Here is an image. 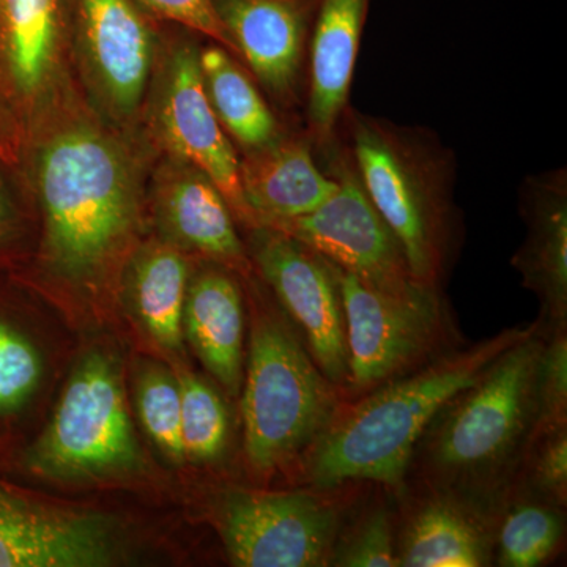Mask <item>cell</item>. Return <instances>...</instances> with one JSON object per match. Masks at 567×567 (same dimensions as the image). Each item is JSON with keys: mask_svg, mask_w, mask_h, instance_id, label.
I'll use <instances>...</instances> for the list:
<instances>
[{"mask_svg": "<svg viewBox=\"0 0 567 567\" xmlns=\"http://www.w3.org/2000/svg\"><path fill=\"white\" fill-rule=\"evenodd\" d=\"M43 374L39 347L10 316L0 312V425L24 412Z\"/></svg>", "mask_w": 567, "mask_h": 567, "instance_id": "cell-26", "label": "cell"}, {"mask_svg": "<svg viewBox=\"0 0 567 567\" xmlns=\"http://www.w3.org/2000/svg\"><path fill=\"white\" fill-rule=\"evenodd\" d=\"M514 265L525 286L535 290L557 327H566L567 315V204L561 192L540 194L529 216L527 244Z\"/></svg>", "mask_w": 567, "mask_h": 567, "instance_id": "cell-21", "label": "cell"}, {"mask_svg": "<svg viewBox=\"0 0 567 567\" xmlns=\"http://www.w3.org/2000/svg\"><path fill=\"white\" fill-rule=\"evenodd\" d=\"M188 290V265L177 249L151 245L134 259L130 293L147 333L163 349L183 350V306Z\"/></svg>", "mask_w": 567, "mask_h": 567, "instance_id": "cell-20", "label": "cell"}, {"mask_svg": "<svg viewBox=\"0 0 567 567\" xmlns=\"http://www.w3.org/2000/svg\"><path fill=\"white\" fill-rule=\"evenodd\" d=\"M166 66L156 99V132L181 162L210 178L238 218L256 224L241 188L240 162L205 91L199 52L183 47Z\"/></svg>", "mask_w": 567, "mask_h": 567, "instance_id": "cell-11", "label": "cell"}, {"mask_svg": "<svg viewBox=\"0 0 567 567\" xmlns=\"http://www.w3.org/2000/svg\"><path fill=\"white\" fill-rule=\"evenodd\" d=\"M333 196L300 218L271 224L342 268L388 293L425 286L413 278L405 254L350 169L338 174Z\"/></svg>", "mask_w": 567, "mask_h": 567, "instance_id": "cell-9", "label": "cell"}, {"mask_svg": "<svg viewBox=\"0 0 567 567\" xmlns=\"http://www.w3.org/2000/svg\"><path fill=\"white\" fill-rule=\"evenodd\" d=\"M254 259L305 336L308 352L334 386L349 385L344 309L333 267L297 238L260 226Z\"/></svg>", "mask_w": 567, "mask_h": 567, "instance_id": "cell-10", "label": "cell"}, {"mask_svg": "<svg viewBox=\"0 0 567 567\" xmlns=\"http://www.w3.org/2000/svg\"><path fill=\"white\" fill-rule=\"evenodd\" d=\"M183 334L208 372L230 394L244 380L245 312L240 289L229 276L207 271L186 290Z\"/></svg>", "mask_w": 567, "mask_h": 567, "instance_id": "cell-17", "label": "cell"}, {"mask_svg": "<svg viewBox=\"0 0 567 567\" xmlns=\"http://www.w3.org/2000/svg\"><path fill=\"white\" fill-rule=\"evenodd\" d=\"M140 462L121 372L107 354L89 353L74 369L43 434L22 454L32 475L80 480Z\"/></svg>", "mask_w": 567, "mask_h": 567, "instance_id": "cell-5", "label": "cell"}, {"mask_svg": "<svg viewBox=\"0 0 567 567\" xmlns=\"http://www.w3.org/2000/svg\"><path fill=\"white\" fill-rule=\"evenodd\" d=\"M80 9L96 84L115 111L132 114L151 73V32L130 0H80Z\"/></svg>", "mask_w": 567, "mask_h": 567, "instance_id": "cell-13", "label": "cell"}, {"mask_svg": "<svg viewBox=\"0 0 567 567\" xmlns=\"http://www.w3.org/2000/svg\"><path fill=\"white\" fill-rule=\"evenodd\" d=\"M543 339L536 333L488 365L429 425L427 464L445 480L475 483L494 476L532 436L535 382Z\"/></svg>", "mask_w": 567, "mask_h": 567, "instance_id": "cell-4", "label": "cell"}, {"mask_svg": "<svg viewBox=\"0 0 567 567\" xmlns=\"http://www.w3.org/2000/svg\"><path fill=\"white\" fill-rule=\"evenodd\" d=\"M533 454L532 481L539 494L555 506H565L567 496V431L566 425L537 435Z\"/></svg>", "mask_w": 567, "mask_h": 567, "instance_id": "cell-30", "label": "cell"}, {"mask_svg": "<svg viewBox=\"0 0 567 567\" xmlns=\"http://www.w3.org/2000/svg\"><path fill=\"white\" fill-rule=\"evenodd\" d=\"M567 415V336L566 327L555 328L544 342L537 361L535 382V424L532 436L566 425Z\"/></svg>", "mask_w": 567, "mask_h": 567, "instance_id": "cell-28", "label": "cell"}, {"mask_svg": "<svg viewBox=\"0 0 567 567\" xmlns=\"http://www.w3.org/2000/svg\"><path fill=\"white\" fill-rule=\"evenodd\" d=\"M205 91L223 128L249 151L278 140V125L251 80L218 47L199 52Z\"/></svg>", "mask_w": 567, "mask_h": 567, "instance_id": "cell-22", "label": "cell"}, {"mask_svg": "<svg viewBox=\"0 0 567 567\" xmlns=\"http://www.w3.org/2000/svg\"><path fill=\"white\" fill-rule=\"evenodd\" d=\"M251 152L240 163L241 188L260 226L308 215L338 189V181L320 173L301 142L276 140Z\"/></svg>", "mask_w": 567, "mask_h": 567, "instance_id": "cell-15", "label": "cell"}, {"mask_svg": "<svg viewBox=\"0 0 567 567\" xmlns=\"http://www.w3.org/2000/svg\"><path fill=\"white\" fill-rule=\"evenodd\" d=\"M353 153L369 200L405 254L413 278L435 287L445 256L442 182L425 153L375 121H353Z\"/></svg>", "mask_w": 567, "mask_h": 567, "instance_id": "cell-6", "label": "cell"}, {"mask_svg": "<svg viewBox=\"0 0 567 567\" xmlns=\"http://www.w3.org/2000/svg\"><path fill=\"white\" fill-rule=\"evenodd\" d=\"M215 7L256 76L270 91L289 92L303 51V0H215Z\"/></svg>", "mask_w": 567, "mask_h": 567, "instance_id": "cell-14", "label": "cell"}, {"mask_svg": "<svg viewBox=\"0 0 567 567\" xmlns=\"http://www.w3.org/2000/svg\"><path fill=\"white\" fill-rule=\"evenodd\" d=\"M114 558L106 518L51 509L0 481V567H96Z\"/></svg>", "mask_w": 567, "mask_h": 567, "instance_id": "cell-12", "label": "cell"}, {"mask_svg": "<svg viewBox=\"0 0 567 567\" xmlns=\"http://www.w3.org/2000/svg\"><path fill=\"white\" fill-rule=\"evenodd\" d=\"M14 229H17V221H14L13 207H11L9 196L0 183V249L10 244Z\"/></svg>", "mask_w": 567, "mask_h": 567, "instance_id": "cell-32", "label": "cell"}, {"mask_svg": "<svg viewBox=\"0 0 567 567\" xmlns=\"http://www.w3.org/2000/svg\"><path fill=\"white\" fill-rule=\"evenodd\" d=\"M158 183L159 215L175 238L230 267H248L229 204L207 175L181 162Z\"/></svg>", "mask_w": 567, "mask_h": 567, "instance_id": "cell-16", "label": "cell"}, {"mask_svg": "<svg viewBox=\"0 0 567 567\" xmlns=\"http://www.w3.org/2000/svg\"><path fill=\"white\" fill-rule=\"evenodd\" d=\"M234 566H327L341 528L333 503L309 492H230L218 516Z\"/></svg>", "mask_w": 567, "mask_h": 567, "instance_id": "cell-8", "label": "cell"}, {"mask_svg": "<svg viewBox=\"0 0 567 567\" xmlns=\"http://www.w3.org/2000/svg\"><path fill=\"white\" fill-rule=\"evenodd\" d=\"M328 565L347 567L399 566L393 524L385 507L365 514L349 535L336 539Z\"/></svg>", "mask_w": 567, "mask_h": 567, "instance_id": "cell-29", "label": "cell"}, {"mask_svg": "<svg viewBox=\"0 0 567 567\" xmlns=\"http://www.w3.org/2000/svg\"><path fill=\"white\" fill-rule=\"evenodd\" d=\"M136 405L142 425L153 442L175 462H185L178 380L156 365L145 369L136 383Z\"/></svg>", "mask_w": 567, "mask_h": 567, "instance_id": "cell-27", "label": "cell"}, {"mask_svg": "<svg viewBox=\"0 0 567 567\" xmlns=\"http://www.w3.org/2000/svg\"><path fill=\"white\" fill-rule=\"evenodd\" d=\"M336 386L286 324L254 320L241 410L254 472L271 473L315 446L338 412Z\"/></svg>", "mask_w": 567, "mask_h": 567, "instance_id": "cell-3", "label": "cell"}, {"mask_svg": "<svg viewBox=\"0 0 567 567\" xmlns=\"http://www.w3.org/2000/svg\"><path fill=\"white\" fill-rule=\"evenodd\" d=\"M0 25L11 78L31 93L51 70L58 43V0H0Z\"/></svg>", "mask_w": 567, "mask_h": 567, "instance_id": "cell-23", "label": "cell"}, {"mask_svg": "<svg viewBox=\"0 0 567 567\" xmlns=\"http://www.w3.org/2000/svg\"><path fill=\"white\" fill-rule=\"evenodd\" d=\"M47 254L70 278L91 275L128 233L136 189L121 148L103 134L71 128L40 153Z\"/></svg>", "mask_w": 567, "mask_h": 567, "instance_id": "cell-2", "label": "cell"}, {"mask_svg": "<svg viewBox=\"0 0 567 567\" xmlns=\"http://www.w3.org/2000/svg\"><path fill=\"white\" fill-rule=\"evenodd\" d=\"M140 2L158 17L204 33L219 41L227 50L237 52L233 39L219 20L215 0H140Z\"/></svg>", "mask_w": 567, "mask_h": 567, "instance_id": "cell-31", "label": "cell"}, {"mask_svg": "<svg viewBox=\"0 0 567 567\" xmlns=\"http://www.w3.org/2000/svg\"><path fill=\"white\" fill-rule=\"evenodd\" d=\"M182 394V442L188 461L215 462L226 451L229 415L221 395L199 377H178Z\"/></svg>", "mask_w": 567, "mask_h": 567, "instance_id": "cell-25", "label": "cell"}, {"mask_svg": "<svg viewBox=\"0 0 567 567\" xmlns=\"http://www.w3.org/2000/svg\"><path fill=\"white\" fill-rule=\"evenodd\" d=\"M537 324L513 328L436 358L374 388L339 410L315 443L312 483L333 488L350 481H372L390 488L404 483L421 436L458 393L472 386L499 354L536 333Z\"/></svg>", "mask_w": 567, "mask_h": 567, "instance_id": "cell-1", "label": "cell"}, {"mask_svg": "<svg viewBox=\"0 0 567 567\" xmlns=\"http://www.w3.org/2000/svg\"><path fill=\"white\" fill-rule=\"evenodd\" d=\"M331 267L344 309L349 390L368 393L429 363L447 327L435 287L388 293Z\"/></svg>", "mask_w": 567, "mask_h": 567, "instance_id": "cell-7", "label": "cell"}, {"mask_svg": "<svg viewBox=\"0 0 567 567\" xmlns=\"http://www.w3.org/2000/svg\"><path fill=\"white\" fill-rule=\"evenodd\" d=\"M369 0H322L311 48V122L319 136L344 110Z\"/></svg>", "mask_w": 567, "mask_h": 567, "instance_id": "cell-18", "label": "cell"}, {"mask_svg": "<svg viewBox=\"0 0 567 567\" xmlns=\"http://www.w3.org/2000/svg\"><path fill=\"white\" fill-rule=\"evenodd\" d=\"M557 507L539 502L517 503L511 507L498 533L499 565L536 567L551 558L565 529Z\"/></svg>", "mask_w": 567, "mask_h": 567, "instance_id": "cell-24", "label": "cell"}, {"mask_svg": "<svg viewBox=\"0 0 567 567\" xmlns=\"http://www.w3.org/2000/svg\"><path fill=\"white\" fill-rule=\"evenodd\" d=\"M488 537L470 511L447 498L432 499L413 514L398 548L399 566L477 567L487 565Z\"/></svg>", "mask_w": 567, "mask_h": 567, "instance_id": "cell-19", "label": "cell"}]
</instances>
